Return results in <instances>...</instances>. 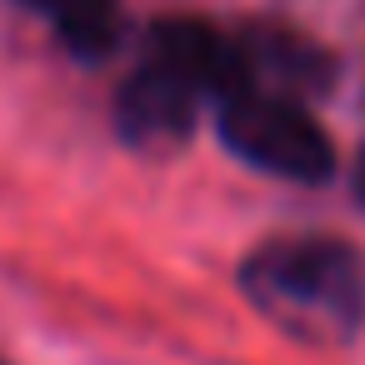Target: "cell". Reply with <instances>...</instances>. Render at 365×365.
Returning a JSON list of instances; mask_svg holds the SVG:
<instances>
[{
	"instance_id": "obj_1",
	"label": "cell",
	"mask_w": 365,
	"mask_h": 365,
	"mask_svg": "<svg viewBox=\"0 0 365 365\" xmlns=\"http://www.w3.org/2000/svg\"><path fill=\"white\" fill-rule=\"evenodd\" d=\"M240 91V51L200 21H170L145 41L140 71L125 81L115 120L130 140H180L205 96Z\"/></svg>"
},
{
	"instance_id": "obj_2",
	"label": "cell",
	"mask_w": 365,
	"mask_h": 365,
	"mask_svg": "<svg viewBox=\"0 0 365 365\" xmlns=\"http://www.w3.org/2000/svg\"><path fill=\"white\" fill-rule=\"evenodd\" d=\"M245 295L290 335L340 340L365 315V265L340 240H275L240 270Z\"/></svg>"
},
{
	"instance_id": "obj_3",
	"label": "cell",
	"mask_w": 365,
	"mask_h": 365,
	"mask_svg": "<svg viewBox=\"0 0 365 365\" xmlns=\"http://www.w3.org/2000/svg\"><path fill=\"white\" fill-rule=\"evenodd\" d=\"M220 135L225 145L285 180H325L335 165V150L325 140V130L310 120V110L285 96V91H265V86H245L235 96H225L220 106Z\"/></svg>"
},
{
	"instance_id": "obj_4",
	"label": "cell",
	"mask_w": 365,
	"mask_h": 365,
	"mask_svg": "<svg viewBox=\"0 0 365 365\" xmlns=\"http://www.w3.org/2000/svg\"><path fill=\"white\" fill-rule=\"evenodd\" d=\"M31 6H41L81 56H101L115 41V0H31Z\"/></svg>"
},
{
	"instance_id": "obj_5",
	"label": "cell",
	"mask_w": 365,
	"mask_h": 365,
	"mask_svg": "<svg viewBox=\"0 0 365 365\" xmlns=\"http://www.w3.org/2000/svg\"><path fill=\"white\" fill-rule=\"evenodd\" d=\"M355 190H360V200H365V160H360V175H355Z\"/></svg>"
}]
</instances>
